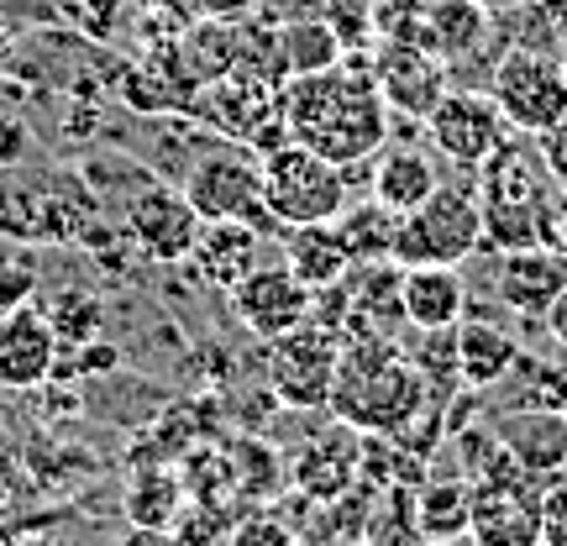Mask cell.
<instances>
[{
    "instance_id": "1",
    "label": "cell",
    "mask_w": 567,
    "mask_h": 546,
    "mask_svg": "<svg viewBox=\"0 0 567 546\" xmlns=\"http://www.w3.org/2000/svg\"><path fill=\"white\" fill-rule=\"evenodd\" d=\"M279 116L289 142L316 147L321 158L342 163H368L389 142L394 111L384 105L373 69H368V48L347 53L342 63H331L321 74H300V80L279 84Z\"/></svg>"
},
{
    "instance_id": "2",
    "label": "cell",
    "mask_w": 567,
    "mask_h": 546,
    "mask_svg": "<svg viewBox=\"0 0 567 546\" xmlns=\"http://www.w3.org/2000/svg\"><path fill=\"white\" fill-rule=\"evenodd\" d=\"M326 410L358 436H394L431 410V389L389 337H342V363Z\"/></svg>"
},
{
    "instance_id": "3",
    "label": "cell",
    "mask_w": 567,
    "mask_h": 546,
    "mask_svg": "<svg viewBox=\"0 0 567 546\" xmlns=\"http://www.w3.org/2000/svg\"><path fill=\"white\" fill-rule=\"evenodd\" d=\"M473 174H478L473 189H478V210H484V247L505 253V247L542 243V216L557 195V179H551L536 137L509 132L505 147L478 163Z\"/></svg>"
},
{
    "instance_id": "4",
    "label": "cell",
    "mask_w": 567,
    "mask_h": 546,
    "mask_svg": "<svg viewBox=\"0 0 567 546\" xmlns=\"http://www.w3.org/2000/svg\"><path fill=\"white\" fill-rule=\"evenodd\" d=\"M473 546H542V484H530L499 436L488 463H473V509H467Z\"/></svg>"
},
{
    "instance_id": "5",
    "label": "cell",
    "mask_w": 567,
    "mask_h": 546,
    "mask_svg": "<svg viewBox=\"0 0 567 546\" xmlns=\"http://www.w3.org/2000/svg\"><path fill=\"white\" fill-rule=\"evenodd\" d=\"M264 205L274 226H316V222H337L342 205L352 200V184H347L342 163L321 158L316 147L300 142H279L274 153H264Z\"/></svg>"
},
{
    "instance_id": "6",
    "label": "cell",
    "mask_w": 567,
    "mask_h": 546,
    "mask_svg": "<svg viewBox=\"0 0 567 546\" xmlns=\"http://www.w3.org/2000/svg\"><path fill=\"white\" fill-rule=\"evenodd\" d=\"M484 247V210H478V189L473 184H446L425 205L400 216V237H394V264L400 268H463L473 253Z\"/></svg>"
},
{
    "instance_id": "7",
    "label": "cell",
    "mask_w": 567,
    "mask_h": 546,
    "mask_svg": "<svg viewBox=\"0 0 567 546\" xmlns=\"http://www.w3.org/2000/svg\"><path fill=\"white\" fill-rule=\"evenodd\" d=\"M488 95L505 111L509 132L520 137H547L551 126L567 116V74L563 59L547 53V48H520V42H505L499 59L488 69Z\"/></svg>"
},
{
    "instance_id": "8",
    "label": "cell",
    "mask_w": 567,
    "mask_h": 546,
    "mask_svg": "<svg viewBox=\"0 0 567 546\" xmlns=\"http://www.w3.org/2000/svg\"><path fill=\"white\" fill-rule=\"evenodd\" d=\"M264 379L274 400L289 410H326L331 384H337V363H342V331L326 321H310L264 342Z\"/></svg>"
},
{
    "instance_id": "9",
    "label": "cell",
    "mask_w": 567,
    "mask_h": 546,
    "mask_svg": "<svg viewBox=\"0 0 567 546\" xmlns=\"http://www.w3.org/2000/svg\"><path fill=\"white\" fill-rule=\"evenodd\" d=\"M184 195L200 210V222H252V226H274L264 205V163L252 147H221V153H205L189 174H184Z\"/></svg>"
},
{
    "instance_id": "10",
    "label": "cell",
    "mask_w": 567,
    "mask_h": 546,
    "mask_svg": "<svg viewBox=\"0 0 567 546\" xmlns=\"http://www.w3.org/2000/svg\"><path fill=\"white\" fill-rule=\"evenodd\" d=\"M421 126H425V137H431V147H436L446 163H457V168H478V163L494 158L509 137L505 111H499L494 95L478 90V84H452L442 101L431 105V116H425Z\"/></svg>"
},
{
    "instance_id": "11",
    "label": "cell",
    "mask_w": 567,
    "mask_h": 546,
    "mask_svg": "<svg viewBox=\"0 0 567 546\" xmlns=\"http://www.w3.org/2000/svg\"><path fill=\"white\" fill-rule=\"evenodd\" d=\"M368 69H373V84H379L384 105L405 122H425L431 105L452 90V69L410 38H379L368 48Z\"/></svg>"
},
{
    "instance_id": "12",
    "label": "cell",
    "mask_w": 567,
    "mask_h": 546,
    "mask_svg": "<svg viewBox=\"0 0 567 546\" xmlns=\"http://www.w3.org/2000/svg\"><path fill=\"white\" fill-rule=\"evenodd\" d=\"M226 300H231V316H237L258 342H274V337H284V331H295V326L310 321V289L284 264H258L243 284L226 289Z\"/></svg>"
},
{
    "instance_id": "13",
    "label": "cell",
    "mask_w": 567,
    "mask_h": 546,
    "mask_svg": "<svg viewBox=\"0 0 567 546\" xmlns=\"http://www.w3.org/2000/svg\"><path fill=\"white\" fill-rule=\"evenodd\" d=\"M195 231H200V210L174 184H147L126 205V237L153 264H184L189 247H195Z\"/></svg>"
},
{
    "instance_id": "14",
    "label": "cell",
    "mask_w": 567,
    "mask_h": 546,
    "mask_svg": "<svg viewBox=\"0 0 567 546\" xmlns=\"http://www.w3.org/2000/svg\"><path fill=\"white\" fill-rule=\"evenodd\" d=\"M494 436L509 457L520 463L530 484H557L567 478V415L542 405H515L494 415Z\"/></svg>"
},
{
    "instance_id": "15",
    "label": "cell",
    "mask_w": 567,
    "mask_h": 546,
    "mask_svg": "<svg viewBox=\"0 0 567 546\" xmlns=\"http://www.w3.org/2000/svg\"><path fill=\"white\" fill-rule=\"evenodd\" d=\"M358 467H363V436H358L352 425L337 421L326 436H316V442H305L300 452H295L289 484L300 488L310 505H337V499L352 494Z\"/></svg>"
},
{
    "instance_id": "16",
    "label": "cell",
    "mask_w": 567,
    "mask_h": 546,
    "mask_svg": "<svg viewBox=\"0 0 567 546\" xmlns=\"http://www.w3.org/2000/svg\"><path fill=\"white\" fill-rule=\"evenodd\" d=\"M59 337L38 305L27 300L11 316H0V389H42L53 384V368H59Z\"/></svg>"
},
{
    "instance_id": "17",
    "label": "cell",
    "mask_w": 567,
    "mask_h": 546,
    "mask_svg": "<svg viewBox=\"0 0 567 546\" xmlns=\"http://www.w3.org/2000/svg\"><path fill=\"white\" fill-rule=\"evenodd\" d=\"M488 38H494V11H484L478 0H421L410 27V42L436 53L446 69H463Z\"/></svg>"
},
{
    "instance_id": "18",
    "label": "cell",
    "mask_w": 567,
    "mask_h": 546,
    "mask_svg": "<svg viewBox=\"0 0 567 546\" xmlns=\"http://www.w3.org/2000/svg\"><path fill=\"white\" fill-rule=\"evenodd\" d=\"M563 284H567V258L542 243H530V247H505L494 295H499L505 310L526 316V321H542L551 310V300L563 295Z\"/></svg>"
},
{
    "instance_id": "19",
    "label": "cell",
    "mask_w": 567,
    "mask_h": 546,
    "mask_svg": "<svg viewBox=\"0 0 567 546\" xmlns=\"http://www.w3.org/2000/svg\"><path fill=\"white\" fill-rule=\"evenodd\" d=\"M363 168H368V195L379 205H389L394 216L425 205L442 189V163H436V153H425L415 142H384Z\"/></svg>"
},
{
    "instance_id": "20",
    "label": "cell",
    "mask_w": 567,
    "mask_h": 546,
    "mask_svg": "<svg viewBox=\"0 0 567 546\" xmlns=\"http://www.w3.org/2000/svg\"><path fill=\"white\" fill-rule=\"evenodd\" d=\"M184 264L195 268V279L210 284V289H231L243 284L252 268L264 264V226L252 222H200L195 231V247Z\"/></svg>"
},
{
    "instance_id": "21",
    "label": "cell",
    "mask_w": 567,
    "mask_h": 546,
    "mask_svg": "<svg viewBox=\"0 0 567 546\" xmlns=\"http://www.w3.org/2000/svg\"><path fill=\"white\" fill-rule=\"evenodd\" d=\"M452 347H457V379H463V389H473V394L509 384L515 368H520V358H526L520 342L494 321H457Z\"/></svg>"
},
{
    "instance_id": "22",
    "label": "cell",
    "mask_w": 567,
    "mask_h": 546,
    "mask_svg": "<svg viewBox=\"0 0 567 546\" xmlns=\"http://www.w3.org/2000/svg\"><path fill=\"white\" fill-rule=\"evenodd\" d=\"M400 310L415 331H452L467 310V284L457 268L425 264L400 274Z\"/></svg>"
},
{
    "instance_id": "23",
    "label": "cell",
    "mask_w": 567,
    "mask_h": 546,
    "mask_svg": "<svg viewBox=\"0 0 567 546\" xmlns=\"http://www.w3.org/2000/svg\"><path fill=\"white\" fill-rule=\"evenodd\" d=\"M284 268L316 295V289H331L352 274V253H347L342 231L331 222H316V226H284Z\"/></svg>"
},
{
    "instance_id": "24",
    "label": "cell",
    "mask_w": 567,
    "mask_h": 546,
    "mask_svg": "<svg viewBox=\"0 0 567 546\" xmlns=\"http://www.w3.org/2000/svg\"><path fill=\"white\" fill-rule=\"evenodd\" d=\"M467 509H473V478H452V473H431L421 488L410 494V515L431 546H457L467 542Z\"/></svg>"
},
{
    "instance_id": "25",
    "label": "cell",
    "mask_w": 567,
    "mask_h": 546,
    "mask_svg": "<svg viewBox=\"0 0 567 546\" xmlns=\"http://www.w3.org/2000/svg\"><path fill=\"white\" fill-rule=\"evenodd\" d=\"M184 505H189V488H184L179 467L168 463H137V473H132V484H126V521L137 530H174V521L184 515Z\"/></svg>"
},
{
    "instance_id": "26",
    "label": "cell",
    "mask_w": 567,
    "mask_h": 546,
    "mask_svg": "<svg viewBox=\"0 0 567 546\" xmlns=\"http://www.w3.org/2000/svg\"><path fill=\"white\" fill-rule=\"evenodd\" d=\"M347 48L337 42V32L326 27V17H295L279 21V63L284 80H300V74H321L331 63H342Z\"/></svg>"
},
{
    "instance_id": "27",
    "label": "cell",
    "mask_w": 567,
    "mask_h": 546,
    "mask_svg": "<svg viewBox=\"0 0 567 546\" xmlns=\"http://www.w3.org/2000/svg\"><path fill=\"white\" fill-rule=\"evenodd\" d=\"M337 231H342L347 253H352V264H379V258H394V237H400V216L379 205L373 195L368 200H347L342 216H337Z\"/></svg>"
},
{
    "instance_id": "28",
    "label": "cell",
    "mask_w": 567,
    "mask_h": 546,
    "mask_svg": "<svg viewBox=\"0 0 567 546\" xmlns=\"http://www.w3.org/2000/svg\"><path fill=\"white\" fill-rule=\"evenodd\" d=\"M179 59L195 84H210L237 69V21H195L179 38Z\"/></svg>"
},
{
    "instance_id": "29",
    "label": "cell",
    "mask_w": 567,
    "mask_h": 546,
    "mask_svg": "<svg viewBox=\"0 0 567 546\" xmlns=\"http://www.w3.org/2000/svg\"><path fill=\"white\" fill-rule=\"evenodd\" d=\"M48 326H53V337H59V347H80V342H95L105 326V310L101 300L90 295V289H59L53 300H48Z\"/></svg>"
},
{
    "instance_id": "30",
    "label": "cell",
    "mask_w": 567,
    "mask_h": 546,
    "mask_svg": "<svg viewBox=\"0 0 567 546\" xmlns=\"http://www.w3.org/2000/svg\"><path fill=\"white\" fill-rule=\"evenodd\" d=\"M231 457V478H237V499H274V488L284 484V467H279V452L264 442H231L226 446Z\"/></svg>"
},
{
    "instance_id": "31",
    "label": "cell",
    "mask_w": 567,
    "mask_h": 546,
    "mask_svg": "<svg viewBox=\"0 0 567 546\" xmlns=\"http://www.w3.org/2000/svg\"><path fill=\"white\" fill-rule=\"evenodd\" d=\"M321 17L347 53H363L379 42V6L373 0H321Z\"/></svg>"
},
{
    "instance_id": "32",
    "label": "cell",
    "mask_w": 567,
    "mask_h": 546,
    "mask_svg": "<svg viewBox=\"0 0 567 546\" xmlns=\"http://www.w3.org/2000/svg\"><path fill=\"white\" fill-rule=\"evenodd\" d=\"M515 379H526V405H542V410H557V415H567V368L536 363V358H520Z\"/></svg>"
},
{
    "instance_id": "33",
    "label": "cell",
    "mask_w": 567,
    "mask_h": 546,
    "mask_svg": "<svg viewBox=\"0 0 567 546\" xmlns=\"http://www.w3.org/2000/svg\"><path fill=\"white\" fill-rule=\"evenodd\" d=\"M363 546H431V542L421 536L415 515H410V509H394V499H389V509H379V515L368 521Z\"/></svg>"
},
{
    "instance_id": "34",
    "label": "cell",
    "mask_w": 567,
    "mask_h": 546,
    "mask_svg": "<svg viewBox=\"0 0 567 546\" xmlns=\"http://www.w3.org/2000/svg\"><path fill=\"white\" fill-rule=\"evenodd\" d=\"M32 289H38V264L17 253V258H6L0 264V316H11L17 305L32 300Z\"/></svg>"
},
{
    "instance_id": "35",
    "label": "cell",
    "mask_w": 567,
    "mask_h": 546,
    "mask_svg": "<svg viewBox=\"0 0 567 546\" xmlns=\"http://www.w3.org/2000/svg\"><path fill=\"white\" fill-rule=\"evenodd\" d=\"M226 546H300V536L284 526L279 515H247V521L231 526Z\"/></svg>"
},
{
    "instance_id": "36",
    "label": "cell",
    "mask_w": 567,
    "mask_h": 546,
    "mask_svg": "<svg viewBox=\"0 0 567 546\" xmlns=\"http://www.w3.org/2000/svg\"><path fill=\"white\" fill-rule=\"evenodd\" d=\"M542 546H567V478L542 488Z\"/></svg>"
},
{
    "instance_id": "37",
    "label": "cell",
    "mask_w": 567,
    "mask_h": 546,
    "mask_svg": "<svg viewBox=\"0 0 567 546\" xmlns=\"http://www.w3.org/2000/svg\"><path fill=\"white\" fill-rule=\"evenodd\" d=\"M258 11V0H184L189 21H243Z\"/></svg>"
},
{
    "instance_id": "38",
    "label": "cell",
    "mask_w": 567,
    "mask_h": 546,
    "mask_svg": "<svg viewBox=\"0 0 567 546\" xmlns=\"http://www.w3.org/2000/svg\"><path fill=\"white\" fill-rule=\"evenodd\" d=\"M536 147H542V158H547V168H551V179H557V189L567 195V116L551 126L547 137H536Z\"/></svg>"
},
{
    "instance_id": "39",
    "label": "cell",
    "mask_w": 567,
    "mask_h": 546,
    "mask_svg": "<svg viewBox=\"0 0 567 546\" xmlns=\"http://www.w3.org/2000/svg\"><path fill=\"white\" fill-rule=\"evenodd\" d=\"M542 247H551V253H563L567 258V195L557 189L547 205V216H542Z\"/></svg>"
},
{
    "instance_id": "40",
    "label": "cell",
    "mask_w": 567,
    "mask_h": 546,
    "mask_svg": "<svg viewBox=\"0 0 567 546\" xmlns=\"http://www.w3.org/2000/svg\"><path fill=\"white\" fill-rule=\"evenodd\" d=\"M17 488H21V457H17V446L0 436V509L17 499Z\"/></svg>"
},
{
    "instance_id": "41",
    "label": "cell",
    "mask_w": 567,
    "mask_h": 546,
    "mask_svg": "<svg viewBox=\"0 0 567 546\" xmlns=\"http://www.w3.org/2000/svg\"><path fill=\"white\" fill-rule=\"evenodd\" d=\"M542 326H547V337H551V342H557V347L567 352V284H563V295L551 300V310L542 316Z\"/></svg>"
},
{
    "instance_id": "42",
    "label": "cell",
    "mask_w": 567,
    "mask_h": 546,
    "mask_svg": "<svg viewBox=\"0 0 567 546\" xmlns=\"http://www.w3.org/2000/svg\"><path fill=\"white\" fill-rule=\"evenodd\" d=\"M0 126H6V122H0ZM21 147H27V137H21V126L11 122V132H0V163H6V158H17Z\"/></svg>"
},
{
    "instance_id": "43",
    "label": "cell",
    "mask_w": 567,
    "mask_h": 546,
    "mask_svg": "<svg viewBox=\"0 0 567 546\" xmlns=\"http://www.w3.org/2000/svg\"><path fill=\"white\" fill-rule=\"evenodd\" d=\"M126 546H179V542H174L168 530H137V536H132Z\"/></svg>"
},
{
    "instance_id": "44",
    "label": "cell",
    "mask_w": 567,
    "mask_h": 546,
    "mask_svg": "<svg viewBox=\"0 0 567 546\" xmlns=\"http://www.w3.org/2000/svg\"><path fill=\"white\" fill-rule=\"evenodd\" d=\"M484 11H494V17H505V11H515V6H526V0H478Z\"/></svg>"
},
{
    "instance_id": "45",
    "label": "cell",
    "mask_w": 567,
    "mask_h": 546,
    "mask_svg": "<svg viewBox=\"0 0 567 546\" xmlns=\"http://www.w3.org/2000/svg\"><path fill=\"white\" fill-rule=\"evenodd\" d=\"M6 59H11V21L0 17V63H6Z\"/></svg>"
},
{
    "instance_id": "46",
    "label": "cell",
    "mask_w": 567,
    "mask_h": 546,
    "mask_svg": "<svg viewBox=\"0 0 567 546\" xmlns=\"http://www.w3.org/2000/svg\"><path fill=\"white\" fill-rule=\"evenodd\" d=\"M0 546H21V536L11 526H6V521H0Z\"/></svg>"
},
{
    "instance_id": "47",
    "label": "cell",
    "mask_w": 567,
    "mask_h": 546,
    "mask_svg": "<svg viewBox=\"0 0 567 546\" xmlns=\"http://www.w3.org/2000/svg\"><path fill=\"white\" fill-rule=\"evenodd\" d=\"M21 546H69V542H59V536H32V542H21Z\"/></svg>"
},
{
    "instance_id": "48",
    "label": "cell",
    "mask_w": 567,
    "mask_h": 546,
    "mask_svg": "<svg viewBox=\"0 0 567 546\" xmlns=\"http://www.w3.org/2000/svg\"><path fill=\"white\" fill-rule=\"evenodd\" d=\"M147 6H158V11H184V0H147Z\"/></svg>"
},
{
    "instance_id": "49",
    "label": "cell",
    "mask_w": 567,
    "mask_h": 546,
    "mask_svg": "<svg viewBox=\"0 0 567 546\" xmlns=\"http://www.w3.org/2000/svg\"><path fill=\"white\" fill-rule=\"evenodd\" d=\"M557 59H563V74H567V42H563V48H557Z\"/></svg>"
}]
</instances>
